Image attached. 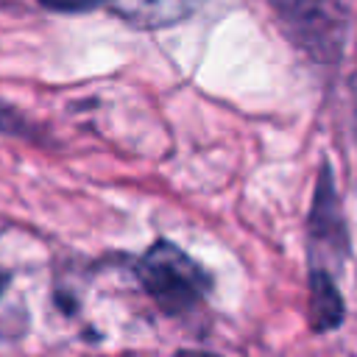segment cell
<instances>
[{
    "label": "cell",
    "instance_id": "obj_5",
    "mask_svg": "<svg viewBox=\"0 0 357 357\" xmlns=\"http://www.w3.org/2000/svg\"><path fill=\"white\" fill-rule=\"evenodd\" d=\"M206 0H112L117 17L139 28H162L190 17Z\"/></svg>",
    "mask_w": 357,
    "mask_h": 357
},
{
    "label": "cell",
    "instance_id": "obj_2",
    "mask_svg": "<svg viewBox=\"0 0 357 357\" xmlns=\"http://www.w3.org/2000/svg\"><path fill=\"white\" fill-rule=\"evenodd\" d=\"M287 33L315 61L332 64L346 42V6L343 0H271Z\"/></svg>",
    "mask_w": 357,
    "mask_h": 357
},
{
    "label": "cell",
    "instance_id": "obj_1",
    "mask_svg": "<svg viewBox=\"0 0 357 357\" xmlns=\"http://www.w3.org/2000/svg\"><path fill=\"white\" fill-rule=\"evenodd\" d=\"M137 276L165 315H187L212 287V276L170 240H156L142 254Z\"/></svg>",
    "mask_w": 357,
    "mask_h": 357
},
{
    "label": "cell",
    "instance_id": "obj_8",
    "mask_svg": "<svg viewBox=\"0 0 357 357\" xmlns=\"http://www.w3.org/2000/svg\"><path fill=\"white\" fill-rule=\"evenodd\" d=\"M0 293H3V279H0Z\"/></svg>",
    "mask_w": 357,
    "mask_h": 357
},
{
    "label": "cell",
    "instance_id": "obj_3",
    "mask_svg": "<svg viewBox=\"0 0 357 357\" xmlns=\"http://www.w3.org/2000/svg\"><path fill=\"white\" fill-rule=\"evenodd\" d=\"M307 240H310V268H324L332 273L337 265H343L349 254V231H346L340 198L335 190L332 167L326 162L321 165V176L315 184Z\"/></svg>",
    "mask_w": 357,
    "mask_h": 357
},
{
    "label": "cell",
    "instance_id": "obj_6",
    "mask_svg": "<svg viewBox=\"0 0 357 357\" xmlns=\"http://www.w3.org/2000/svg\"><path fill=\"white\" fill-rule=\"evenodd\" d=\"M45 8L50 11H61V14H78V11H92L103 3H112V0H39Z\"/></svg>",
    "mask_w": 357,
    "mask_h": 357
},
{
    "label": "cell",
    "instance_id": "obj_4",
    "mask_svg": "<svg viewBox=\"0 0 357 357\" xmlns=\"http://www.w3.org/2000/svg\"><path fill=\"white\" fill-rule=\"evenodd\" d=\"M310 296H307V321L315 332H332L346 318L343 296L335 284V276L324 268H310Z\"/></svg>",
    "mask_w": 357,
    "mask_h": 357
},
{
    "label": "cell",
    "instance_id": "obj_7",
    "mask_svg": "<svg viewBox=\"0 0 357 357\" xmlns=\"http://www.w3.org/2000/svg\"><path fill=\"white\" fill-rule=\"evenodd\" d=\"M354 92H351V98H354V114H351V120H354V134H357V75H354Z\"/></svg>",
    "mask_w": 357,
    "mask_h": 357
}]
</instances>
